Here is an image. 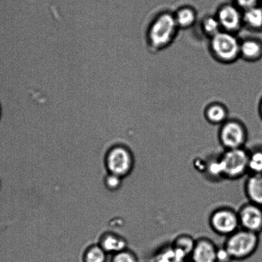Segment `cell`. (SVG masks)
<instances>
[{"instance_id": "20", "label": "cell", "mask_w": 262, "mask_h": 262, "mask_svg": "<svg viewBox=\"0 0 262 262\" xmlns=\"http://www.w3.org/2000/svg\"><path fill=\"white\" fill-rule=\"evenodd\" d=\"M108 254L98 245L89 246L85 251L84 262H107Z\"/></svg>"}, {"instance_id": "25", "label": "cell", "mask_w": 262, "mask_h": 262, "mask_svg": "<svg viewBox=\"0 0 262 262\" xmlns=\"http://www.w3.org/2000/svg\"><path fill=\"white\" fill-rule=\"evenodd\" d=\"M235 4L244 10L260 5V0H235Z\"/></svg>"}, {"instance_id": "16", "label": "cell", "mask_w": 262, "mask_h": 262, "mask_svg": "<svg viewBox=\"0 0 262 262\" xmlns=\"http://www.w3.org/2000/svg\"><path fill=\"white\" fill-rule=\"evenodd\" d=\"M99 245L105 252L112 255L128 249L127 241L122 236L113 233H107L102 235Z\"/></svg>"}, {"instance_id": "13", "label": "cell", "mask_w": 262, "mask_h": 262, "mask_svg": "<svg viewBox=\"0 0 262 262\" xmlns=\"http://www.w3.org/2000/svg\"><path fill=\"white\" fill-rule=\"evenodd\" d=\"M205 119L213 125L224 124L229 119V110L224 104L219 102H213L207 105L204 112Z\"/></svg>"}, {"instance_id": "3", "label": "cell", "mask_w": 262, "mask_h": 262, "mask_svg": "<svg viewBox=\"0 0 262 262\" xmlns=\"http://www.w3.org/2000/svg\"><path fill=\"white\" fill-rule=\"evenodd\" d=\"M260 242V235L240 228L226 237L223 246L230 253L233 260L243 261L255 255Z\"/></svg>"}, {"instance_id": "21", "label": "cell", "mask_w": 262, "mask_h": 262, "mask_svg": "<svg viewBox=\"0 0 262 262\" xmlns=\"http://www.w3.org/2000/svg\"><path fill=\"white\" fill-rule=\"evenodd\" d=\"M205 171H206L207 176L210 177V179H224V178H223L221 167H220L219 158H218V157L216 159H214V160L210 161V163L207 164V168L205 169Z\"/></svg>"}, {"instance_id": "29", "label": "cell", "mask_w": 262, "mask_h": 262, "mask_svg": "<svg viewBox=\"0 0 262 262\" xmlns=\"http://www.w3.org/2000/svg\"><path fill=\"white\" fill-rule=\"evenodd\" d=\"M0 115H1V108H0Z\"/></svg>"}, {"instance_id": "19", "label": "cell", "mask_w": 262, "mask_h": 262, "mask_svg": "<svg viewBox=\"0 0 262 262\" xmlns=\"http://www.w3.org/2000/svg\"><path fill=\"white\" fill-rule=\"evenodd\" d=\"M249 174H262V147L249 151Z\"/></svg>"}, {"instance_id": "5", "label": "cell", "mask_w": 262, "mask_h": 262, "mask_svg": "<svg viewBox=\"0 0 262 262\" xmlns=\"http://www.w3.org/2000/svg\"><path fill=\"white\" fill-rule=\"evenodd\" d=\"M217 138L224 150L245 148L249 138L248 130L241 120L229 119L220 125Z\"/></svg>"}, {"instance_id": "12", "label": "cell", "mask_w": 262, "mask_h": 262, "mask_svg": "<svg viewBox=\"0 0 262 262\" xmlns=\"http://www.w3.org/2000/svg\"><path fill=\"white\" fill-rule=\"evenodd\" d=\"M244 191L248 202L262 207V174H249Z\"/></svg>"}, {"instance_id": "18", "label": "cell", "mask_w": 262, "mask_h": 262, "mask_svg": "<svg viewBox=\"0 0 262 262\" xmlns=\"http://www.w3.org/2000/svg\"><path fill=\"white\" fill-rule=\"evenodd\" d=\"M200 29L205 37L209 39L221 32V28L215 15H207L200 21Z\"/></svg>"}, {"instance_id": "15", "label": "cell", "mask_w": 262, "mask_h": 262, "mask_svg": "<svg viewBox=\"0 0 262 262\" xmlns=\"http://www.w3.org/2000/svg\"><path fill=\"white\" fill-rule=\"evenodd\" d=\"M173 14L179 30L194 27L198 19L196 10L191 6L179 7Z\"/></svg>"}, {"instance_id": "2", "label": "cell", "mask_w": 262, "mask_h": 262, "mask_svg": "<svg viewBox=\"0 0 262 262\" xmlns=\"http://www.w3.org/2000/svg\"><path fill=\"white\" fill-rule=\"evenodd\" d=\"M240 39L237 35L221 31L209 39V50L217 62L231 65L240 59Z\"/></svg>"}, {"instance_id": "28", "label": "cell", "mask_w": 262, "mask_h": 262, "mask_svg": "<svg viewBox=\"0 0 262 262\" xmlns=\"http://www.w3.org/2000/svg\"><path fill=\"white\" fill-rule=\"evenodd\" d=\"M183 262H192L191 261H184Z\"/></svg>"}, {"instance_id": "17", "label": "cell", "mask_w": 262, "mask_h": 262, "mask_svg": "<svg viewBox=\"0 0 262 262\" xmlns=\"http://www.w3.org/2000/svg\"><path fill=\"white\" fill-rule=\"evenodd\" d=\"M196 240L191 235L184 233L177 236L171 246L174 250L186 259L188 256H191Z\"/></svg>"}, {"instance_id": "22", "label": "cell", "mask_w": 262, "mask_h": 262, "mask_svg": "<svg viewBox=\"0 0 262 262\" xmlns=\"http://www.w3.org/2000/svg\"><path fill=\"white\" fill-rule=\"evenodd\" d=\"M122 177L112 173H108L104 179V184L107 190L115 191L119 190L123 184Z\"/></svg>"}, {"instance_id": "11", "label": "cell", "mask_w": 262, "mask_h": 262, "mask_svg": "<svg viewBox=\"0 0 262 262\" xmlns=\"http://www.w3.org/2000/svg\"><path fill=\"white\" fill-rule=\"evenodd\" d=\"M240 58L246 62L255 63L262 59V40L256 37L240 39Z\"/></svg>"}, {"instance_id": "6", "label": "cell", "mask_w": 262, "mask_h": 262, "mask_svg": "<svg viewBox=\"0 0 262 262\" xmlns=\"http://www.w3.org/2000/svg\"><path fill=\"white\" fill-rule=\"evenodd\" d=\"M105 163L108 173L117 174L124 179L134 168V156L127 146L119 144L108 150Z\"/></svg>"}, {"instance_id": "7", "label": "cell", "mask_w": 262, "mask_h": 262, "mask_svg": "<svg viewBox=\"0 0 262 262\" xmlns=\"http://www.w3.org/2000/svg\"><path fill=\"white\" fill-rule=\"evenodd\" d=\"M209 224L217 235L227 237L240 228L237 210L227 206L218 207L210 214Z\"/></svg>"}, {"instance_id": "23", "label": "cell", "mask_w": 262, "mask_h": 262, "mask_svg": "<svg viewBox=\"0 0 262 262\" xmlns=\"http://www.w3.org/2000/svg\"><path fill=\"white\" fill-rule=\"evenodd\" d=\"M111 262H139V260L133 251L127 249L113 255Z\"/></svg>"}, {"instance_id": "4", "label": "cell", "mask_w": 262, "mask_h": 262, "mask_svg": "<svg viewBox=\"0 0 262 262\" xmlns=\"http://www.w3.org/2000/svg\"><path fill=\"white\" fill-rule=\"evenodd\" d=\"M249 151L246 147L224 150L218 157L224 179L237 181L248 174Z\"/></svg>"}, {"instance_id": "1", "label": "cell", "mask_w": 262, "mask_h": 262, "mask_svg": "<svg viewBox=\"0 0 262 262\" xmlns=\"http://www.w3.org/2000/svg\"><path fill=\"white\" fill-rule=\"evenodd\" d=\"M179 31L173 12L158 13L151 20L146 30V42L149 51L155 53L170 47Z\"/></svg>"}, {"instance_id": "24", "label": "cell", "mask_w": 262, "mask_h": 262, "mask_svg": "<svg viewBox=\"0 0 262 262\" xmlns=\"http://www.w3.org/2000/svg\"><path fill=\"white\" fill-rule=\"evenodd\" d=\"M233 259L224 246L218 247L216 255V262H232Z\"/></svg>"}, {"instance_id": "14", "label": "cell", "mask_w": 262, "mask_h": 262, "mask_svg": "<svg viewBox=\"0 0 262 262\" xmlns=\"http://www.w3.org/2000/svg\"><path fill=\"white\" fill-rule=\"evenodd\" d=\"M243 27L250 32H262L261 5H256L243 10Z\"/></svg>"}, {"instance_id": "27", "label": "cell", "mask_w": 262, "mask_h": 262, "mask_svg": "<svg viewBox=\"0 0 262 262\" xmlns=\"http://www.w3.org/2000/svg\"><path fill=\"white\" fill-rule=\"evenodd\" d=\"M260 5L262 6V0H260Z\"/></svg>"}, {"instance_id": "26", "label": "cell", "mask_w": 262, "mask_h": 262, "mask_svg": "<svg viewBox=\"0 0 262 262\" xmlns=\"http://www.w3.org/2000/svg\"><path fill=\"white\" fill-rule=\"evenodd\" d=\"M258 114L260 115V119L262 120V97L259 101L258 104Z\"/></svg>"}, {"instance_id": "8", "label": "cell", "mask_w": 262, "mask_h": 262, "mask_svg": "<svg viewBox=\"0 0 262 262\" xmlns=\"http://www.w3.org/2000/svg\"><path fill=\"white\" fill-rule=\"evenodd\" d=\"M215 15L224 32L237 35L244 28L243 10L235 4L220 5Z\"/></svg>"}, {"instance_id": "10", "label": "cell", "mask_w": 262, "mask_h": 262, "mask_svg": "<svg viewBox=\"0 0 262 262\" xmlns=\"http://www.w3.org/2000/svg\"><path fill=\"white\" fill-rule=\"evenodd\" d=\"M218 247L208 237L197 238L190 258L192 262H216Z\"/></svg>"}, {"instance_id": "9", "label": "cell", "mask_w": 262, "mask_h": 262, "mask_svg": "<svg viewBox=\"0 0 262 262\" xmlns=\"http://www.w3.org/2000/svg\"><path fill=\"white\" fill-rule=\"evenodd\" d=\"M240 228L260 235L262 233V207L248 202L237 210Z\"/></svg>"}]
</instances>
